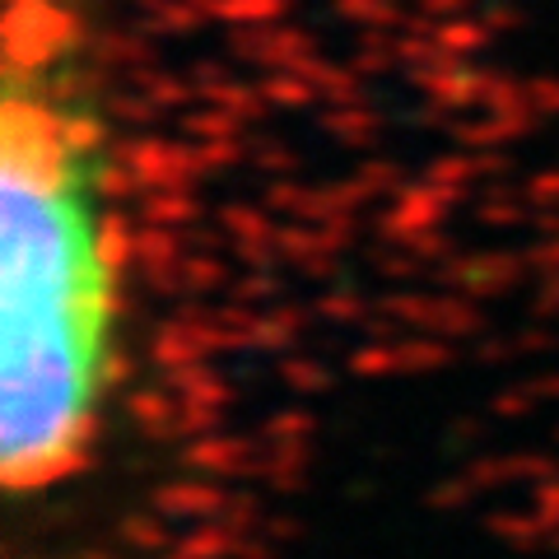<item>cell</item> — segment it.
Masks as SVG:
<instances>
[{
    "label": "cell",
    "mask_w": 559,
    "mask_h": 559,
    "mask_svg": "<svg viewBox=\"0 0 559 559\" xmlns=\"http://www.w3.org/2000/svg\"><path fill=\"white\" fill-rule=\"evenodd\" d=\"M121 252L94 127L61 66L10 70L0 121V471L47 489L80 466L112 401Z\"/></svg>",
    "instance_id": "obj_1"
}]
</instances>
